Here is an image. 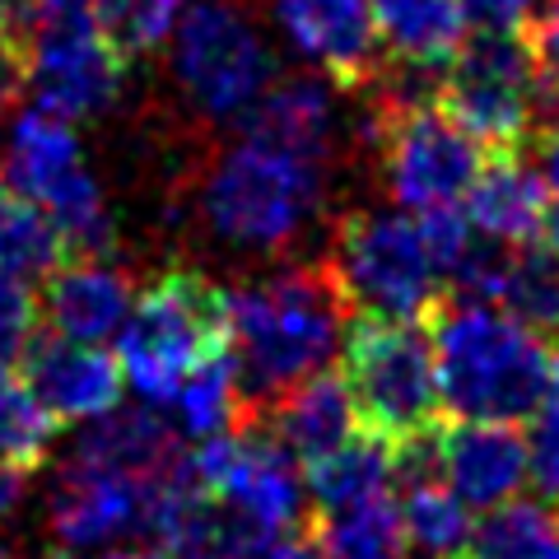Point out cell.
Returning a JSON list of instances; mask_svg holds the SVG:
<instances>
[{
  "instance_id": "cell-1",
  "label": "cell",
  "mask_w": 559,
  "mask_h": 559,
  "mask_svg": "<svg viewBox=\"0 0 559 559\" xmlns=\"http://www.w3.org/2000/svg\"><path fill=\"white\" fill-rule=\"evenodd\" d=\"M345 345V304L322 266H285L224 289V349L248 401L322 373Z\"/></svg>"
},
{
  "instance_id": "cell-2",
  "label": "cell",
  "mask_w": 559,
  "mask_h": 559,
  "mask_svg": "<svg viewBox=\"0 0 559 559\" xmlns=\"http://www.w3.org/2000/svg\"><path fill=\"white\" fill-rule=\"evenodd\" d=\"M429 349L443 411L457 419H499V425H518L536 411L555 359L540 331L518 322L499 304L466 299V294L433 308Z\"/></svg>"
},
{
  "instance_id": "cell-3",
  "label": "cell",
  "mask_w": 559,
  "mask_h": 559,
  "mask_svg": "<svg viewBox=\"0 0 559 559\" xmlns=\"http://www.w3.org/2000/svg\"><path fill=\"white\" fill-rule=\"evenodd\" d=\"M326 201V164L242 131L210 159L197 210L210 238L242 257H280L299 248Z\"/></svg>"
},
{
  "instance_id": "cell-4",
  "label": "cell",
  "mask_w": 559,
  "mask_h": 559,
  "mask_svg": "<svg viewBox=\"0 0 559 559\" xmlns=\"http://www.w3.org/2000/svg\"><path fill=\"white\" fill-rule=\"evenodd\" d=\"M341 304L373 322H419L439 308L448 271L425 234V219L406 210H355L331 234L322 266Z\"/></svg>"
},
{
  "instance_id": "cell-5",
  "label": "cell",
  "mask_w": 559,
  "mask_h": 559,
  "mask_svg": "<svg viewBox=\"0 0 559 559\" xmlns=\"http://www.w3.org/2000/svg\"><path fill=\"white\" fill-rule=\"evenodd\" d=\"M164 51L173 90L210 127H242L280 75L275 43L242 0H191Z\"/></svg>"
},
{
  "instance_id": "cell-6",
  "label": "cell",
  "mask_w": 559,
  "mask_h": 559,
  "mask_svg": "<svg viewBox=\"0 0 559 559\" xmlns=\"http://www.w3.org/2000/svg\"><path fill=\"white\" fill-rule=\"evenodd\" d=\"M0 182L10 187V197L38 205L57 224L66 248H75L80 257L112 248L117 219L98 178L84 164L75 121L47 112L38 103L10 108L5 135H0Z\"/></svg>"
},
{
  "instance_id": "cell-7",
  "label": "cell",
  "mask_w": 559,
  "mask_h": 559,
  "mask_svg": "<svg viewBox=\"0 0 559 559\" xmlns=\"http://www.w3.org/2000/svg\"><path fill=\"white\" fill-rule=\"evenodd\" d=\"M112 341L127 388L159 411L201 359L224 349V289L201 271H164L131 299Z\"/></svg>"
},
{
  "instance_id": "cell-8",
  "label": "cell",
  "mask_w": 559,
  "mask_h": 559,
  "mask_svg": "<svg viewBox=\"0 0 559 559\" xmlns=\"http://www.w3.org/2000/svg\"><path fill=\"white\" fill-rule=\"evenodd\" d=\"M345 388L359 411V425L396 448L439 433L443 401L433 373L429 336L415 322H373L364 318L341 345Z\"/></svg>"
},
{
  "instance_id": "cell-9",
  "label": "cell",
  "mask_w": 559,
  "mask_h": 559,
  "mask_svg": "<svg viewBox=\"0 0 559 559\" xmlns=\"http://www.w3.org/2000/svg\"><path fill=\"white\" fill-rule=\"evenodd\" d=\"M359 135L378 150L388 197L406 215L462 210L485 168V150L439 108V98L415 108H382L373 98L369 117H359Z\"/></svg>"
},
{
  "instance_id": "cell-10",
  "label": "cell",
  "mask_w": 559,
  "mask_h": 559,
  "mask_svg": "<svg viewBox=\"0 0 559 559\" xmlns=\"http://www.w3.org/2000/svg\"><path fill=\"white\" fill-rule=\"evenodd\" d=\"M540 66L527 33H476L439 75V108L480 150H518L536 121Z\"/></svg>"
},
{
  "instance_id": "cell-11",
  "label": "cell",
  "mask_w": 559,
  "mask_h": 559,
  "mask_svg": "<svg viewBox=\"0 0 559 559\" xmlns=\"http://www.w3.org/2000/svg\"><path fill=\"white\" fill-rule=\"evenodd\" d=\"M187 471L234 522L257 536H289L308 513V485L299 462L271 433L234 429L197 443Z\"/></svg>"
},
{
  "instance_id": "cell-12",
  "label": "cell",
  "mask_w": 559,
  "mask_h": 559,
  "mask_svg": "<svg viewBox=\"0 0 559 559\" xmlns=\"http://www.w3.org/2000/svg\"><path fill=\"white\" fill-rule=\"evenodd\" d=\"M20 94L66 121H94L117 108L127 90V57L103 38L94 20L33 28L14 43Z\"/></svg>"
},
{
  "instance_id": "cell-13",
  "label": "cell",
  "mask_w": 559,
  "mask_h": 559,
  "mask_svg": "<svg viewBox=\"0 0 559 559\" xmlns=\"http://www.w3.org/2000/svg\"><path fill=\"white\" fill-rule=\"evenodd\" d=\"M154 485L159 476H131V471L70 452V462L47 489V527L66 550L94 555L108 546H127L131 536H145Z\"/></svg>"
},
{
  "instance_id": "cell-14",
  "label": "cell",
  "mask_w": 559,
  "mask_h": 559,
  "mask_svg": "<svg viewBox=\"0 0 559 559\" xmlns=\"http://www.w3.org/2000/svg\"><path fill=\"white\" fill-rule=\"evenodd\" d=\"M266 10L280 43L336 90H359L382 66L373 0H266Z\"/></svg>"
},
{
  "instance_id": "cell-15",
  "label": "cell",
  "mask_w": 559,
  "mask_h": 559,
  "mask_svg": "<svg viewBox=\"0 0 559 559\" xmlns=\"http://www.w3.org/2000/svg\"><path fill=\"white\" fill-rule=\"evenodd\" d=\"M433 480L448 485L471 513H489L522 499L527 485V439L518 425L499 419H457L429 439Z\"/></svg>"
},
{
  "instance_id": "cell-16",
  "label": "cell",
  "mask_w": 559,
  "mask_h": 559,
  "mask_svg": "<svg viewBox=\"0 0 559 559\" xmlns=\"http://www.w3.org/2000/svg\"><path fill=\"white\" fill-rule=\"evenodd\" d=\"M24 382L38 396V406L57 425H94L112 415L127 396V378L117 369V355L103 345L66 341V336H33L24 349Z\"/></svg>"
},
{
  "instance_id": "cell-17",
  "label": "cell",
  "mask_w": 559,
  "mask_h": 559,
  "mask_svg": "<svg viewBox=\"0 0 559 559\" xmlns=\"http://www.w3.org/2000/svg\"><path fill=\"white\" fill-rule=\"evenodd\" d=\"M131 299H135V280L127 275V266H117V261L94 252V257L61 261V266L47 275L38 318L47 322L51 336L103 345L127 322Z\"/></svg>"
},
{
  "instance_id": "cell-18",
  "label": "cell",
  "mask_w": 559,
  "mask_h": 559,
  "mask_svg": "<svg viewBox=\"0 0 559 559\" xmlns=\"http://www.w3.org/2000/svg\"><path fill=\"white\" fill-rule=\"evenodd\" d=\"M242 131L271 140V145L299 154V159L326 164L341 140V90L318 70L275 75V84L242 121Z\"/></svg>"
},
{
  "instance_id": "cell-19",
  "label": "cell",
  "mask_w": 559,
  "mask_h": 559,
  "mask_svg": "<svg viewBox=\"0 0 559 559\" xmlns=\"http://www.w3.org/2000/svg\"><path fill=\"white\" fill-rule=\"evenodd\" d=\"M546 210H550L546 182L513 150L485 159V168L476 173V182H471L462 201L471 234L495 242V248H527V242H536L540 224H546Z\"/></svg>"
},
{
  "instance_id": "cell-20",
  "label": "cell",
  "mask_w": 559,
  "mask_h": 559,
  "mask_svg": "<svg viewBox=\"0 0 559 559\" xmlns=\"http://www.w3.org/2000/svg\"><path fill=\"white\" fill-rule=\"evenodd\" d=\"M359 429H364L359 411H355V401H349V388L341 373L322 369L271 401V439L299 466L322 462L326 452L349 443Z\"/></svg>"
},
{
  "instance_id": "cell-21",
  "label": "cell",
  "mask_w": 559,
  "mask_h": 559,
  "mask_svg": "<svg viewBox=\"0 0 559 559\" xmlns=\"http://www.w3.org/2000/svg\"><path fill=\"white\" fill-rule=\"evenodd\" d=\"M373 28L388 61L433 75H443L471 38L462 0H373Z\"/></svg>"
},
{
  "instance_id": "cell-22",
  "label": "cell",
  "mask_w": 559,
  "mask_h": 559,
  "mask_svg": "<svg viewBox=\"0 0 559 559\" xmlns=\"http://www.w3.org/2000/svg\"><path fill=\"white\" fill-rule=\"evenodd\" d=\"M75 452L90 462L131 471V476H164L182 462L178 433L154 406H117L112 415L84 425Z\"/></svg>"
},
{
  "instance_id": "cell-23",
  "label": "cell",
  "mask_w": 559,
  "mask_h": 559,
  "mask_svg": "<svg viewBox=\"0 0 559 559\" xmlns=\"http://www.w3.org/2000/svg\"><path fill=\"white\" fill-rule=\"evenodd\" d=\"M401 476V452L396 443L378 439V433H355L349 443H341L336 452H326L322 462L308 466V503L318 513L326 509H345V503L388 495Z\"/></svg>"
},
{
  "instance_id": "cell-24",
  "label": "cell",
  "mask_w": 559,
  "mask_h": 559,
  "mask_svg": "<svg viewBox=\"0 0 559 559\" xmlns=\"http://www.w3.org/2000/svg\"><path fill=\"white\" fill-rule=\"evenodd\" d=\"M242 382L234 373V359L229 349H215L210 359H201L197 369H191L173 396L164 401V419L173 425L178 439H219V433H234L238 419H242Z\"/></svg>"
},
{
  "instance_id": "cell-25",
  "label": "cell",
  "mask_w": 559,
  "mask_h": 559,
  "mask_svg": "<svg viewBox=\"0 0 559 559\" xmlns=\"http://www.w3.org/2000/svg\"><path fill=\"white\" fill-rule=\"evenodd\" d=\"M318 546L326 559H411L401 499L388 489L345 509H326L318 522Z\"/></svg>"
},
{
  "instance_id": "cell-26",
  "label": "cell",
  "mask_w": 559,
  "mask_h": 559,
  "mask_svg": "<svg viewBox=\"0 0 559 559\" xmlns=\"http://www.w3.org/2000/svg\"><path fill=\"white\" fill-rule=\"evenodd\" d=\"M489 304L513 312L540 336H559V261L546 248H503L489 275Z\"/></svg>"
},
{
  "instance_id": "cell-27",
  "label": "cell",
  "mask_w": 559,
  "mask_h": 559,
  "mask_svg": "<svg viewBox=\"0 0 559 559\" xmlns=\"http://www.w3.org/2000/svg\"><path fill=\"white\" fill-rule=\"evenodd\" d=\"M401 522H406V546L415 559H466L476 536L471 509L433 476H415L401 499Z\"/></svg>"
},
{
  "instance_id": "cell-28",
  "label": "cell",
  "mask_w": 559,
  "mask_h": 559,
  "mask_svg": "<svg viewBox=\"0 0 559 559\" xmlns=\"http://www.w3.org/2000/svg\"><path fill=\"white\" fill-rule=\"evenodd\" d=\"M466 559H559V513L536 499H509L476 522Z\"/></svg>"
},
{
  "instance_id": "cell-29",
  "label": "cell",
  "mask_w": 559,
  "mask_h": 559,
  "mask_svg": "<svg viewBox=\"0 0 559 559\" xmlns=\"http://www.w3.org/2000/svg\"><path fill=\"white\" fill-rule=\"evenodd\" d=\"M61 252L66 242L57 224L38 205L20 197H0V275L33 285V280H47L61 266Z\"/></svg>"
},
{
  "instance_id": "cell-30",
  "label": "cell",
  "mask_w": 559,
  "mask_h": 559,
  "mask_svg": "<svg viewBox=\"0 0 559 559\" xmlns=\"http://www.w3.org/2000/svg\"><path fill=\"white\" fill-rule=\"evenodd\" d=\"M191 0H94V24L121 57H154L164 51L182 10Z\"/></svg>"
},
{
  "instance_id": "cell-31",
  "label": "cell",
  "mask_w": 559,
  "mask_h": 559,
  "mask_svg": "<svg viewBox=\"0 0 559 559\" xmlns=\"http://www.w3.org/2000/svg\"><path fill=\"white\" fill-rule=\"evenodd\" d=\"M51 443H57V419L38 406V396L10 364H0V457L38 466Z\"/></svg>"
},
{
  "instance_id": "cell-32",
  "label": "cell",
  "mask_w": 559,
  "mask_h": 559,
  "mask_svg": "<svg viewBox=\"0 0 559 559\" xmlns=\"http://www.w3.org/2000/svg\"><path fill=\"white\" fill-rule=\"evenodd\" d=\"M527 419H532V429L522 433L527 439V480L546 499L559 503V355L550 359L546 392H540L536 411Z\"/></svg>"
},
{
  "instance_id": "cell-33",
  "label": "cell",
  "mask_w": 559,
  "mask_h": 559,
  "mask_svg": "<svg viewBox=\"0 0 559 559\" xmlns=\"http://www.w3.org/2000/svg\"><path fill=\"white\" fill-rule=\"evenodd\" d=\"M38 299L24 280L14 275H0V364L20 359L28 341L38 336Z\"/></svg>"
},
{
  "instance_id": "cell-34",
  "label": "cell",
  "mask_w": 559,
  "mask_h": 559,
  "mask_svg": "<svg viewBox=\"0 0 559 559\" xmlns=\"http://www.w3.org/2000/svg\"><path fill=\"white\" fill-rule=\"evenodd\" d=\"M532 51H536V66H540V90H536V112H559V0L546 10H536L532 20Z\"/></svg>"
},
{
  "instance_id": "cell-35",
  "label": "cell",
  "mask_w": 559,
  "mask_h": 559,
  "mask_svg": "<svg viewBox=\"0 0 559 559\" xmlns=\"http://www.w3.org/2000/svg\"><path fill=\"white\" fill-rule=\"evenodd\" d=\"M466 24L480 33H527L540 0H462Z\"/></svg>"
},
{
  "instance_id": "cell-36",
  "label": "cell",
  "mask_w": 559,
  "mask_h": 559,
  "mask_svg": "<svg viewBox=\"0 0 559 559\" xmlns=\"http://www.w3.org/2000/svg\"><path fill=\"white\" fill-rule=\"evenodd\" d=\"M242 559H326L318 540H299V536H257Z\"/></svg>"
},
{
  "instance_id": "cell-37",
  "label": "cell",
  "mask_w": 559,
  "mask_h": 559,
  "mask_svg": "<svg viewBox=\"0 0 559 559\" xmlns=\"http://www.w3.org/2000/svg\"><path fill=\"white\" fill-rule=\"evenodd\" d=\"M532 168L540 173V182H546L550 197H559V112L546 117V127L536 135V159Z\"/></svg>"
},
{
  "instance_id": "cell-38",
  "label": "cell",
  "mask_w": 559,
  "mask_h": 559,
  "mask_svg": "<svg viewBox=\"0 0 559 559\" xmlns=\"http://www.w3.org/2000/svg\"><path fill=\"white\" fill-rule=\"evenodd\" d=\"M28 476H33V466H20V462L0 457V522H10L28 503V489H33Z\"/></svg>"
},
{
  "instance_id": "cell-39",
  "label": "cell",
  "mask_w": 559,
  "mask_h": 559,
  "mask_svg": "<svg viewBox=\"0 0 559 559\" xmlns=\"http://www.w3.org/2000/svg\"><path fill=\"white\" fill-rule=\"evenodd\" d=\"M94 559H168V555L154 546H108V550H94Z\"/></svg>"
},
{
  "instance_id": "cell-40",
  "label": "cell",
  "mask_w": 559,
  "mask_h": 559,
  "mask_svg": "<svg viewBox=\"0 0 559 559\" xmlns=\"http://www.w3.org/2000/svg\"><path fill=\"white\" fill-rule=\"evenodd\" d=\"M540 238H546V252L559 261V197H555V205L546 210V224H540Z\"/></svg>"
},
{
  "instance_id": "cell-41",
  "label": "cell",
  "mask_w": 559,
  "mask_h": 559,
  "mask_svg": "<svg viewBox=\"0 0 559 559\" xmlns=\"http://www.w3.org/2000/svg\"><path fill=\"white\" fill-rule=\"evenodd\" d=\"M14 51V10L10 0H0V57H10Z\"/></svg>"
},
{
  "instance_id": "cell-42",
  "label": "cell",
  "mask_w": 559,
  "mask_h": 559,
  "mask_svg": "<svg viewBox=\"0 0 559 559\" xmlns=\"http://www.w3.org/2000/svg\"><path fill=\"white\" fill-rule=\"evenodd\" d=\"M0 559H10V550H5V540H0Z\"/></svg>"
},
{
  "instance_id": "cell-43",
  "label": "cell",
  "mask_w": 559,
  "mask_h": 559,
  "mask_svg": "<svg viewBox=\"0 0 559 559\" xmlns=\"http://www.w3.org/2000/svg\"><path fill=\"white\" fill-rule=\"evenodd\" d=\"M43 559H61V555H43Z\"/></svg>"
},
{
  "instance_id": "cell-44",
  "label": "cell",
  "mask_w": 559,
  "mask_h": 559,
  "mask_svg": "<svg viewBox=\"0 0 559 559\" xmlns=\"http://www.w3.org/2000/svg\"><path fill=\"white\" fill-rule=\"evenodd\" d=\"M0 187H5V182H0Z\"/></svg>"
}]
</instances>
